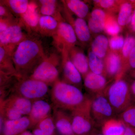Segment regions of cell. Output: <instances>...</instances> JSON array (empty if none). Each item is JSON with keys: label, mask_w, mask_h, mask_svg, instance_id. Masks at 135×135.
Masks as SVG:
<instances>
[{"label": "cell", "mask_w": 135, "mask_h": 135, "mask_svg": "<svg viewBox=\"0 0 135 135\" xmlns=\"http://www.w3.org/2000/svg\"><path fill=\"white\" fill-rule=\"evenodd\" d=\"M3 2V5L9 8L15 14L21 16L26 12L30 2L27 0H9Z\"/></svg>", "instance_id": "31"}, {"label": "cell", "mask_w": 135, "mask_h": 135, "mask_svg": "<svg viewBox=\"0 0 135 135\" xmlns=\"http://www.w3.org/2000/svg\"><path fill=\"white\" fill-rule=\"evenodd\" d=\"M60 21L51 16L41 15L39 19L38 31L43 35L53 36L57 30Z\"/></svg>", "instance_id": "22"}, {"label": "cell", "mask_w": 135, "mask_h": 135, "mask_svg": "<svg viewBox=\"0 0 135 135\" xmlns=\"http://www.w3.org/2000/svg\"><path fill=\"white\" fill-rule=\"evenodd\" d=\"M125 77L114 80L105 90L107 97L118 116L132 103L129 82Z\"/></svg>", "instance_id": "3"}, {"label": "cell", "mask_w": 135, "mask_h": 135, "mask_svg": "<svg viewBox=\"0 0 135 135\" xmlns=\"http://www.w3.org/2000/svg\"><path fill=\"white\" fill-rule=\"evenodd\" d=\"M129 73V75L130 77L133 79L134 80H135V69L134 70L131 71Z\"/></svg>", "instance_id": "42"}, {"label": "cell", "mask_w": 135, "mask_h": 135, "mask_svg": "<svg viewBox=\"0 0 135 135\" xmlns=\"http://www.w3.org/2000/svg\"><path fill=\"white\" fill-rule=\"evenodd\" d=\"M53 105L44 99L33 101L31 112L28 115L31 123V128L40 121L51 115Z\"/></svg>", "instance_id": "14"}, {"label": "cell", "mask_w": 135, "mask_h": 135, "mask_svg": "<svg viewBox=\"0 0 135 135\" xmlns=\"http://www.w3.org/2000/svg\"><path fill=\"white\" fill-rule=\"evenodd\" d=\"M135 47V37L132 35L128 34L125 38L124 45L120 52L123 64L122 74L123 76L126 75V68L129 55Z\"/></svg>", "instance_id": "27"}, {"label": "cell", "mask_w": 135, "mask_h": 135, "mask_svg": "<svg viewBox=\"0 0 135 135\" xmlns=\"http://www.w3.org/2000/svg\"><path fill=\"white\" fill-rule=\"evenodd\" d=\"M50 95L53 107L70 112L81 104L87 96L81 90L60 79L52 85Z\"/></svg>", "instance_id": "2"}, {"label": "cell", "mask_w": 135, "mask_h": 135, "mask_svg": "<svg viewBox=\"0 0 135 135\" xmlns=\"http://www.w3.org/2000/svg\"><path fill=\"white\" fill-rule=\"evenodd\" d=\"M68 51H64L61 53L62 61L60 72L62 73V79L60 80L81 90L83 79L82 75L70 60Z\"/></svg>", "instance_id": "9"}, {"label": "cell", "mask_w": 135, "mask_h": 135, "mask_svg": "<svg viewBox=\"0 0 135 135\" xmlns=\"http://www.w3.org/2000/svg\"><path fill=\"white\" fill-rule=\"evenodd\" d=\"M101 128L103 135H124L126 125L119 118H115L107 121Z\"/></svg>", "instance_id": "23"}, {"label": "cell", "mask_w": 135, "mask_h": 135, "mask_svg": "<svg viewBox=\"0 0 135 135\" xmlns=\"http://www.w3.org/2000/svg\"><path fill=\"white\" fill-rule=\"evenodd\" d=\"M91 97V113L96 127H101L107 121L116 118L117 114L107 97L105 90Z\"/></svg>", "instance_id": "7"}, {"label": "cell", "mask_w": 135, "mask_h": 135, "mask_svg": "<svg viewBox=\"0 0 135 135\" xmlns=\"http://www.w3.org/2000/svg\"><path fill=\"white\" fill-rule=\"evenodd\" d=\"M104 60L106 77L109 80L124 77L122 74L123 64L120 53L109 50Z\"/></svg>", "instance_id": "10"}, {"label": "cell", "mask_w": 135, "mask_h": 135, "mask_svg": "<svg viewBox=\"0 0 135 135\" xmlns=\"http://www.w3.org/2000/svg\"><path fill=\"white\" fill-rule=\"evenodd\" d=\"M32 129L35 135H56V127L51 114L40 121Z\"/></svg>", "instance_id": "25"}, {"label": "cell", "mask_w": 135, "mask_h": 135, "mask_svg": "<svg viewBox=\"0 0 135 135\" xmlns=\"http://www.w3.org/2000/svg\"><path fill=\"white\" fill-rule=\"evenodd\" d=\"M53 116L56 130L60 135H75L73 130L71 113L53 108Z\"/></svg>", "instance_id": "12"}, {"label": "cell", "mask_w": 135, "mask_h": 135, "mask_svg": "<svg viewBox=\"0 0 135 135\" xmlns=\"http://www.w3.org/2000/svg\"><path fill=\"white\" fill-rule=\"evenodd\" d=\"M49 91L47 84L27 77L18 79L13 88L12 94H16L33 102L44 99Z\"/></svg>", "instance_id": "6"}, {"label": "cell", "mask_w": 135, "mask_h": 135, "mask_svg": "<svg viewBox=\"0 0 135 135\" xmlns=\"http://www.w3.org/2000/svg\"><path fill=\"white\" fill-rule=\"evenodd\" d=\"M118 118L126 125L135 128V103H132L118 115Z\"/></svg>", "instance_id": "32"}, {"label": "cell", "mask_w": 135, "mask_h": 135, "mask_svg": "<svg viewBox=\"0 0 135 135\" xmlns=\"http://www.w3.org/2000/svg\"><path fill=\"white\" fill-rule=\"evenodd\" d=\"M53 43L59 51H69L76 46L77 38L73 27L68 22L60 20L57 30L53 35Z\"/></svg>", "instance_id": "8"}, {"label": "cell", "mask_w": 135, "mask_h": 135, "mask_svg": "<svg viewBox=\"0 0 135 135\" xmlns=\"http://www.w3.org/2000/svg\"><path fill=\"white\" fill-rule=\"evenodd\" d=\"M62 57L53 53L46 56L37 66L29 78L40 81L49 85L59 80Z\"/></svg>", "instance_id": "4"}, {"label": "cell", "mask_w": 135, "mask_h": 135, "mask_svg": "<svg viewBox=\"0 0 135 135\" xmlns=\"http://www.w3.org/2000/svg\"><path fill=\"white\" fill-rule=\"evenodd\" d=\"M70 60L82 75L83 79L90 71L88 56L82 50L75 46L68 51Z\"/></svg>", "instance_id": "16"}, {"label": "cell", "mask_w": 135, "mask_h": 135, "mask_svg": "<svg viewBox=\"0 0 135 135\" xmlns=\"http://www.w3.org/2000/svg\"><path fill=\"white\" fill-rule=\"evenodd\" d=\"M20 113L23 116H28L31 109L32 102L16 94L10 95L6 99L0 100Z\"/></svg>", "instance_id": "18"}, {"label": "cell", "mask_w": 135, "mask_h": 135, "mask_svg": "<svg viewBox=\"0 0 135 135\" xmlns=\"http://www.w3.org/2000/svg\"><path fill=\"white\" fill-rule=\"evenodd\" d=\"M124 135H135V128L126 125Z\"/></svg>", "instance_id": "39"}, {"label": "cell", "mask_w": 135, "mask_h": 135, "mask_svg": "<svg viewBox=\"0 0 135 135\" xmlns=\"http://www.w3.org/2000/svg\"><path fill=\"white\" fill-rule=\"evenodd\" d=\"M69 19V23L73 27L77 39L84 44L89 42L91 39V32L85 20L79 17L73 19L71 17Z\"/></svg>", "instance_id": "20"}, {"label": "cell", "mask_w": 135, "mask_h": 135, "mask_svg": "<svg viewBox=\"0 0 135 135\" xmlns=\"http://www.w3.org/2000/svg\"><path fill=\"white\" fill-rule=\"evenodd\" d=\"M91 97L87 95L84 102L70 112L75 135H88L96 128L91 113Z\"/></svg>", "instance_id": "5"}, {"label": "cell", "mask_w": 135, "mask_h": 135, "mask_svg": "<svg viewBox=\"0 0 135 135\" xmlns=\"http://www.w3.org/2000/svg\"><path fill=\"white\" fill-rule=\"evenodd\" d=\"M129 25L131 31L135 34V9L132 15L131 20Z\"/></svg>", "instance_id": "38"}, {"label": "cell", "mask_w": 135, "mask_h": 135, "mask_svg": "<svg viewBox=\"0 0 135 135\" xmlns=\"http://www.w3.org/2000/svg\"><path fill=\"white\" fill-rule=\"evenodd\" d=\"M27 38L21 25L16 23L0 33V46L16 48Z\"/></svg>", "instance_id": "11"}, {"label": "cell", "mask_w": 135, "mask_h": 135, "mask_svg": "<svg viewBox=\"0 0 135 135\" xmlns=\"http://www.w3.org/2000/svg\"><path fill=\"white\" fill-rule=\"evenodd\" d=\"M135 69V47L131 51L126 68V74Z\"/></svg>", "instance_id": "36"}, {"label": "cell", "mask_w": 135, "mask_h": 135, "mask_svg": "<svg viewBox=\"0 0 135 135\" xmlns=\"http://www.w3.org/2000/svg\"><path fill=\"white\" fill-rule=\"evenodd\" d=\"M125 42V38L122 35L111 36L109 39V50L120 53Z\"/></svg>", "instance_id": "35"}, {"label": "cell", "mask_w": 135, "mask_h": 135, "mask_svg": "<svg viewBox=\"0 0 135 135\" xmlns=\"http://www.w3.org/2000/svg\"><path fill=\"white\" fill-rule=\"evenodd\" d=\"M88 135H103L101 131L98 130L96 128Z\"/></svg>", "instance_id": "40"}, {"label": "cell", "mask_w": 135, "mask_h": 135, "mask_svg": "<svg viewBox=\"0 0 135 135\" xmlns=\"http://www.w3.org/2000/svg\"><path fill=\"white\" fill-rule=\"evenodd\" d=\"M16 48L0 46V72L19 78L12 59V54Z\"/></svg>", "instance_id": "17"}, {"label": "cell", "mask_w": 135, "mask_h": 135, "mask_svg": "<svg viewBox=\"0 0 135 135\" xmlns=\"http://www.w3.org/2000/svg\"><path fill=\"white\" fill-rule=\"evenodd\" d=\"M91 50L99 58L104 59L109 50V39L104 35H97L91 43Z\"/></svg>", "instance_id": "24"}, {"label": "cell", "mask_w": 135, "mask_h": 135, "mask_svg": "<svg viewBox=\"0 0 135 135\" xmlns=\"http://www.w3.org/2000/svg\"><path fill=\"white\" fill-rule=\"evenodd\" d=\"M135 9V1H122L117 17L121 28L129 24Z\"/></svg>", "instance_id": "21"}, {"label": "cell", "mask_w": 135, "mask_h": 135, "mask_svg": "<svg viewBox=\"0 0 135 135\" xmlns=\"http://www.w3.org/2000/svg\"><path fill=\"white\" fill-rule=\"evenodd\" d=\"M40 16L38 5L34 2H30L26 12L20 16L21 22L28 29L38 31L39 21Z\"/></svg>", "instance_id": "19"}, {"label": "cell", "mask_w": 135, "mask_h": 135, "mask_svg": "<svg viewBox=\"0 0 135 135\" xmlns=\"http://www.w3.org/2000/svg\"><path fill=\"white\" fill-rule=\"evenodd\" d=\"M63 1L66 7L77 17L84 19L88 15L89 8L88 5L83 1L67 0Z\"/></svg>", "instance_id": "26"}, {"label": "cell", "mask_w": 135, "mask_h": 135, "mask_svg": "<svg viewBox=\"0 0 135 135\" xmlns=\"http://www.w3.org/2000/svg\"><path fill=\"white\" fill-rule=\"evenodd\" d=\"M31 127L28 116H23L17 119L6 121L0 133L1 135H18Z\"/></svg>", "instance_id": "15"}, {"label": "cell", "mask_w": 135, "mask_h": 135, "mask_svg": "<svg viewBox=\"0 0 135 135\" xmlns=\"http://www.w3.org/2000/svg\"><path fill=\"white\" fill-rule=\"evenodd\" d=\"M40 12L41 15L54 17L56 12L57 2L55 0H40Z\"/></svg>", "instance_id": "33"}, {"label": "cell", "mask_w": 135, "mask_h": 135, "mask_svg": "<svg viewBox=\"0 0 135 135\" xmlns=\"http://www.w3.org/2000/svg\"><path fill=\"white\" fill-rule=\"evenodd\" d=\"M122 1L97 0L93 1L96 7L100 8L105 11L107 13L114 15V13L119 11Z\"/></svg>", "instance_id": "30"}, {"label": "cell", "mask_w": 135, "mask_h": 135, "mask_svg": "<svg viewBox=\"0 0 135 135\" xmlns=\"http://www.w3.org/2000/svg\"><path fill=\"white\" fill-rule=\"evenodd\" d=\"M46 56L42 44L38 40L27 38L20 42L12 54L18 78L29 77Z\"/></svg>", "instance_id": "1"}, {"label": "cell", "mask_w": 135, "mask_h": 135, "mask_svg": "<svg viewBox=\"0 0 135 135\" xmlns=\"http://www.w3.org/2000/svg\"><path fill=\"white\" fill-rule=\"evenodd\" d=\"M18 135H35L32 133L28 130Z\"/></svg>", "instance_id": "41"}, {"label": "cell", "mask_w": 135, "mask_h": 135, "mask_svg": "<svg viewBox=\"0 0 135 135\" xmlns=\"http://www.w3.org/2000/svg\"><path fill=\"white\" fill-rule=\"evenodd\" d=\"M121 29L117 17L114 15L108 13L105 21L104 31L107 34L112 36L119 35Z\"/></svg>", "instance_id": "29"}, {"label": "cell", "mask_w": 135, "mask_h": 135, "mask_svg": "<svg viewBox=\"0 0 135 135\" xmlns=\"http://www.w3.org/2000/svg\"><path fill=\"white\" fill-rule=\"evenodd\" d=\"M83 79L84 88L91 96L103 92L110 83L105 76L91 71L88 73Z\"/></svg>", "instance_id": "13"}, {"label": "cell", "mask_w": 135, "mask_h": 135, "mask_svg": "<svg viewBox=\"0 0 135 135\" xmlns=\"http://www.w3.org/2000/svg\"><path fill=\"white\" fill-rule=\"evenodd\" d=\"M129 83L132 103H135V80L130 81Z\"/></svg>", "instance_id": "37"}, {"label": "cell", "mask_w": 135, "mask_h": 135, "mask_svg": "<svg viewBox=\"0 0 135 135\" xmlns=\"http://www.w3.org/2000/svg\"><path fill=\"white\" fill-rule=\"evenodd\" d=\"M105 20L97 17L90 16L88 24L90 31L94 34L101 33L104 31Z\"/></svg>", "instance_id": "34"}, {"label": "cell", "mask_w": 135, "mask_h": 135, "mask_svg": "<svg viewBox=\"0 0 135 135\" xmlns=\"http://www.w3.org/2000/svg\"><path fill=\"white\" fill-rule=\"evenodd\" d=\"M88 58L90 71L106 77L104 59L96 55L91 50L88 52Z\"/></svg>", "instance_id": "28"}]
</instances>
